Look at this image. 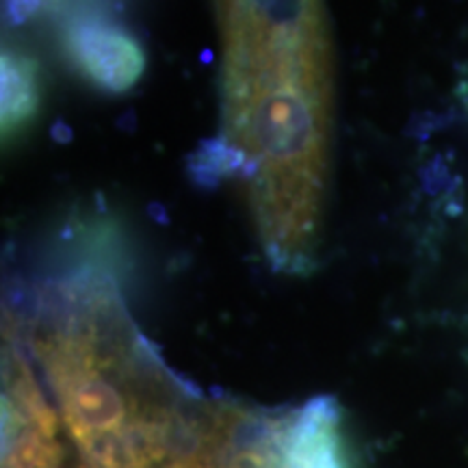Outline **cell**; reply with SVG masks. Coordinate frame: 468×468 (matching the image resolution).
I'll return each mask as SVG.
<instances>
[{
	"mask_svg": "<svg viewBox=\"0 0 468 468\" xmlns=\"http://www.w3.org/2000/svg\"><path fill=\"white\" fill-rule=\"evenodd\" d=\"M226 44L228 122L276 107L325 111L321 0H218Z\"/></svg>",
	"mask_w": 468,
	"mask_h": 468,
	"instance_id": "obj_1",
	"label": "cell"
},
{
	"mask_svg": "<svg viewBox=\"0 0 468 468\" xmlns=\"http://www.w3.org/2000/svg\"><path fill=\"white\" fill-rule=\"evenodd\" d=\"M48 360L61 395L63 417L79 442L124 430L128 417L124 395L98 371L90 349L79 343L55 345Z\"/></svg>",
	"mask_w": 468,
	"mask_h": 468,
	"instance_id": "obj_2",
	"label": "cell"
},
{
	"mask_svg": "<svg viewBox=\"0 0 468 468\" xmlns=\"http://www.w3.org/2000/svg\"><path fill=\"white\" fill-rule=\"evenodd\" d=\"M63 42L79 74L109 93L131 90L148 66L137 39L102 17H74L66 28Z\"/></svg>",
	"mask_w": 468,
	"mask_h": 468,
	"instance_id": "obj_3",
	"label": "cell"
},
{
	"mask_svg": "<svg viewBox=\"0 0 468 468\" xmlns=\"http://www.w3.org/2000/svg\"><path fill=\"white\" fill-rule=\"evenodd\" d=\"M276 468H345L336 412L330 401L310 403L286 425Z\"/></svg>",
	"mask_w": 468,
	"mask_h": 468,
	"instance_id": "obj_4",
	"label": "cell"
},
{
	"mask_svg": "<svg viewBox=\"0 0 468 468\" xmlns=\"http://www.w3.org/2000/svg\"><path fill=\"white\" fill-rule=\"evenodd\" d=\"M42 109V74L25 52L3 50L0 58V122L3 139L20 137Z\"/></svg>",
	"mask_w": 468,
	"mask_h": 468,
	"instance_id": "obj_5",
	"label": "cell"
},
{
	"mask_svg": "<svg viewBox=\"0 0 468 468\" xmlns=\"http://www.w3.org/2000/svg\"><path fill=\"white\" fill-rule=\"evenodd\" d=\"M167 468H204V466H200L197 462H193V460H186V462H180V464H174V466H167Z\"/></svg>",
	"mask_w": 468,
	"mask_h": 468,
	"instance_id": "obj_6",
	"label": "cell"
},
{
	"mask_svg": "<svg viewBox=\"0 0 468 468\" xmlns=\"http://www.w3.org/2000/svg\"><path fill=\"white\" fill-rule=\"evenodd\" d=\"M50 468H58V466H50Z\"/></svg>",
	"mask_w": 468,
	"mask_h": 468,
	"instance_id": "obj_7",
	"label": "cell"
}]
</instances>
